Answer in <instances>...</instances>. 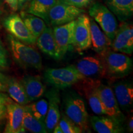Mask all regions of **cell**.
I'll use <instances>...</instances> for the list:
<instances>
[{
  "label": "cell",
  "instance_id": "cell-18",
  "mask_svg": "<svg viewBox=\"0 0 133 133\" xmlns=\"http://www.w3.org/2000/svg\"><path fill=\"white\" fill-rule=\"evenodd\" d=\"M90 32L91 48L101 56L110 49L112 41L92 18L90 19Z\"/></svg>",
  "mask_w": 133,
  "mask_h": 133
},
{
  "label": "cell",
  "instance_id": "cell-13",
  "mask_svg": "<svg viewBox=\"0 0 133 133\" xmlns=\"http://www.w3.org/2000/svg\"><path fill=\"white\" fill-rule=\"evenodd\" d=\"M24 105L16 102L10 101L6 104V123L4 132L21 133L25 132V129L23 127L24 118Z\"/></svg>",
  "mask_w": 133,
  "mask_h": 133
},
{
  "label": "cell",
  "instance_id": "cell-23",
  "mask_svg": "<svg viewBox=\"0 0 133 133\" xmlns=\"http://www.w3.org/2000/svg\"><path fill=\"white\" fill-rule=\"evenodd\" d=\"M59 0H31L26 12L39 17L48 24L49 10Z\"/></svg>",
  "mask_w": 133,
  "mask_h": 133
},
{
  "label": "cell",
  "instance_id": "cell-31",
  "mask_svg": "<svg viewBox=\"0 0 133 133\" xmlns=\"http://www.w3.org/2000/svg\"><path fill=\"white\" fill-rule=\"evenodd\" d=\"M7 77L0 72V92H6Z\"/></svg>",
  "mask_w": 133,
  "mask_h": 133
},
{
  "label": "cell",
  "instance_id": "cell-16",
  "mask_svg": "<svg viewBox=\"0 0 133 133\" xmlns=\"http://www.w3.org/2000/svg\"><path fill=\"white\" fill-rule=\"evenodd\" d=\"M112 89L121 110L131 112L133 107V86L131 81H122L113 84Z\"/></svg>",
  "mask_w": 133,
  "mask_h": 133
},
{
  "label": "cell",
  "instance_id": "cell-32",
  "mask_svg": "<svg viewBox=\"0 0 133 133\" xmlns=\"http://www.w3.org/2000/svg\"><path fill=\"white\" fill-rule=\"evenodd\" d=\"M8 103L0 101V121L3 120L6 116V104Z\"/></svg>",
  "mask_w": 133,
  "mask_h": 133
},
{
  "label": "cell",
  "instance_id": "cell-9",
  "mask_svg": "<svg viewBox=\"0 0 133 133\" xmlns=\"http://www.w3.org/2000/svg\"><path fill=\"white\" fill-rule=\"evenodd\" d=\"M91 48L90 18L83 13L76 19L74 33V48L81 54Z\"/></svg>",
  "mask_w": 133,
  "mask_h": 133
},
{
  "label": "cell",
  "instance_id": "cell-21",
  "mask_svg": "<svg viewBox=\"0 0 133 133\" xmlns=\"http://www.w3.org/2000/svg\"><path fill=\"white\" fill-rule=\"evenodd\" d=\"M110 11L120 22L130 19L133 14V0H104Z\"/></svg>",
  "mask_w": 133,
  "mask_h": 133
},
{
  "label": "cell",
  "instance_id": "cell-34",
  "mask_svg": "<svg viewBox=\"0 0 133 133\" xmlns=\"http://www.w3.org/2000/svg\"><path fill=\"white\" fill-rule=\"evenodd\" d=\"M0 101L8 103L10 101H11V100L8 97V96L6 95V94L0 92Z\"/></svg>",
  "mask_w": 133,
  "mask_h": 133
},
{
  "label": "cell",
  "instance_id": "cell-2",
  "mask_svg": "<svg viewBox=\"0 0 133 133\" xmlns=\"http://www.w3.org/2000/svg\"><path fill=\"white\" fill-rule=\"evenodd\" d=\"M45 81L54 88L64 89L71 87L85 78L75 65L63 68H49L44 71Z\"/></svg>",
  "mask_w": 133,
  "mask_h": 133
},
{
  "label": "cell",
  "instance_id": "cell-11",
  "mask_svg": "<svg viewBox=\"0 0 133 133\" xmlns=\"http://www.w3.org/2000/svg\"><path fill=\"white\" fill-rule=\"evenodd\" d=\"M76 69L86 78L98 79L107 76V71L102 59L87 56L79 60L75 65Z\"/></svg>",
  "mask_w": 133,
  "mask_h": 133
},
{
  "label": "cell",
  "instance_id": "cell-12",
  "mask_svg": "<svg viewBox=\"0 0 133 133\" xmlns=\"http://www.w3.org/2000/svg\"><path fill=\"white\" fill-rule=\"evenodd\" d=\"M76 20L67 24L54 26L53 35L61 57L74 48V33Z\"/></svg>",
  "mask_w": 133,
  "mask_h": 133
},
{
  "label": "cell",
  "instance_id": "cell-15",
  "mask_svg": "<svg viewBox=\"0 0 133 133\" xmlns=\"http://www.w3.org/2000/svg\"><path fill=\"white\" fill-rule=\"evenodd\" d=\"M46 97L48 99V108L44 123L47 132H52L61 116L59 110L61 99L59 90L54 88L50 89L46 94Z\"/></svg>",
  "mask_w": 133,
  "mask_h": 133
},
{
  "label": "cell",
  "instance_id": "cell-10",
  "mask_svg": "<svg viewBox=\"0 0 133 133\" xmlns=\"http://www.w3.org/2000/svg\"><path fill=\"white\" fill-rule=\"evenodd\" d=\"M118 26L111 44L113 51L131 55L133 52V26L131 23L121 22Z\"/></svg>",
  "mask_w": 133,
  "mask_h": 133
},
{
  "label": "cell",
  "instance_id": "cell-29",
  "mask_svg": "<svg viewBox=\"0 0 133 133\" xmlns=\"http://www.w3.org/2000/svg\"><path fill=\"white\" fill-rule=\"evenodd\" d=\"M66 4L72 5L77 8H83L89 6L94 0H59Z\"/></svg>",
  "mask_w": 133,
  "mask_h": 133
},
{
  "label": "cell",
  "instance_id": "cell-26",
  "mask_svg": "<svg viewBox=\"0 0 133 133\" xmlns=\"http://www.w3.org/2000/svg\"><path fill=\"white\" fill-rule=\"evenodd\" d=\"M23 127L31 132L33 133H46L45 123L38 120L32 115L24 109V118L22 121Z\"/></svg>",
  "mask_w": 133,
  "mask_h": 133
},
{
  "label": "cell",
  "instance_id": "cell-24",
  "mask_svg": "<svg viewBox=\"0 0 133 133\" xmlns=\"http://www.w3.org/2000/svg\"><path fill=\"white\" fill-rule=\"evenodd\" d=\"M21 17L27 29L36 39H37L47 26L44 20L25 11H21Z\"/></svg>",
  "mask_w": 133,
  "mask_h": 133
},
{
  "label": "cell",
  "instance_id": "cell-7",
  "mask_svg": "<svg viewBox=\"0 0 133 133\" xmlns=\"http://www.w3.org/2000/svg\"><path fill=\"white\" fill-rule=\"evenodd\" d=\"M3 25L12 36L29 45L36 44V39L27 29L20 15L12 14L5 18Z\"/></svg>",
  "mask_w": 133,
  "mask_h": 133
},
{
  "label": "cell",
  "instance_id": "cell-4",
  "mask_svg": "<svg viewBox=\"0 0 133 133\" xmlns=\"http://www.w3.org/2000/svg\"><path fill=\"white\" fill-rule=\"evenodd\" d=\"M64 107L65 115L83 132L88 129V114L83 99L75 92H70L65 96Z\"/></svg>",
  "mask_w": 133,
  "mask_h": 133
},
{
  "label": "cell",
  "instance_id": "cell-22",
  "mask_svg": "<svg viewBox=\"0 0 133 133\" xmlns=\"http://www.w3.org/2000/svg\"><path fill=\"white\" fill-rule=\"evenodd\" d=\"M6 92L11 99L22 105H25L30 102L21 81L15 78H7Z\"/></svg>",
  "mask_w": 133,
  "mask_h": 133
},
{
  "label": "cell",
  "instance_id": "cell-28",
  "mask_svg": "<svg viewBox=\"0 0 133 133\" xmlns=\"http://www.w3.org/2000/svg\"><path fill=\"white\" fill-rule=\"evenodd\" d=\"M9 66L8 52L0 39V68L6 69Z\"/></svg>",
  "mask_w": 133,
  "mask_h": 133
},
{
  "label": "cell",
  "instance_id": "cell-3",
  "mask_svg": "<svg viewBox=\"0 0 133 133\" xmlns=\"http://www.w3.org/2000/svg\"><path fill=\"white\" fill-rule=\"evenodd\" d=\"M107 76L113 79L123 78L132 70V59L127 55L109 49L102 56Z\"/></svg>",
  "mask_w": 133,
  "mask_h": 133
},
{
  "label": "cell",
  "instance_id": "cell-25",
  "mask_svg": "<svg viewBox=\"0 0 133 133\" xmlns=\"http://www.w3.org/2000/svg\"><path fill=\"white\" fill-rule=\"evenodd\" d=\"M24 109L38 119V120L44 123L48 112V100L41 99L38 101H33L30 104L24 105Z\"/></svg>",
  "mask_w": 133,
  "mask_h": 133
},
{
  "label": "cell",
  "instance_id": "cell-17",
  "mask_svg": "<svg viewBox=\"0 0 133 133\" xmlns=\"http://www.w3.org/2000/svg\"><path fill=\"white\" fill-rule=\"evenodd\" d=\"M36 43L38 48L50 57L56 61L62 59L55 41L52 29L51 27L46 26L42 33L36 39Z\"/></svg>",
  "mask_w": 133,
  "mask_h": 133
},
{
  "label": "cell",
  "instance_id": "cell-33",
  "mask_svg": "<svg viewBox=\"0 0 133 133\" xmlns=\"http://www.w3.org/2000/svg\"><path fill=\"white\" fill-rule=\"evenodd\" d=\"M7 3L11 9L13 11H17L18 10V0H4Z\"/></svg>",
  "mask_w": 133,
  "mask_h": 133
},
{
  "label": "cell",
  "instance_id": "cell-27",
  "mask_svg": "<svg viewBox=\"0 0 133 133\" xmlns=\"http://www.w3.org/2000/svg\"><path fill=\"white\" fill-rule=\"evenodd\" d=\"M58 124L61 126L63 133L83 132L82 129L64 114L62 115V118H60Z\"/></svg>",
  "mask_w": 133,
  "mask_h": 133
},
{
  "label": "cell",
  "instance_id": "cell-30",
  "mask_svg": "<svg viewBox=\"0 0 133 133\" xmlns=\"http://www.w3.org/2000/svg\"><path fill=\"white\" fill-rule=\"evenodd\" d=\"M31 0H18V10L24 11L27 9Z\"/></svg>",
  "mask_w": 133,
  "mask_h": 133
},
{
  "label": "cell",
  "instance_id": "cell-14",
  "mask_svg": "<svg viewBox=\"0 0 133 133\" xmlns=\"http://www.w3.org/2000/svg\"><path fill=\"white\" fill-rule=\"evenodd\" d=\"M98 79L84 78L79 81V86L88 99L92 112L97 115H106L97 90Z\"/></svg>",
  "mask_w": 133,
  "mask_h": 133
},
{
  "label": "cell",
  "instance_id": "cell-36",
  "mask_svg": "<svg viewBox=\"0 0 133 133\" xmlns=\"http://www.w3.org/2000/svg\"><path fill=\"white\" fill-rule=\"evenodd\" d=\"M52 132L54 133H63V131L61 129V126H60L59 124H57L56 126L54 127V129H53Z\"/></svg>",
  "mask_w": 133,
  "mask_h": 133
},
{
  "label": "cell",
  "instance_id": "cell-19",
  "mask_svg": "<svg viewBox=\"0 0 133 133\" xmlns=\"http://www.w3.org/2000/svg\"><path fill=\"white\" fill-rule=\"evenodd\" d=\"M90 123L93 129L98 133H119L124 131L122 124L108 116H92Z\"/></svg>",
  "mask_w": 133,
  "mask_h": 133
},
{
  "label": "cell",
  "instance_id": "cell-5",
  "mask_svg": "<svg viewBox=\"0 0 133 133\" xmlns=\"http://www.w3.org/2000/svg\"><path fill=\"white\" fill-rule=\"evenodd\" d=\"M89 14L112 42L118 26L115 15L107 6L100 3H94L91 6Z\"/></svg>",
  "mask_w": 133,
  "mask_h": 133
},
{
  "label": "cell",
  "instance_id": "cell-20",
  "mask_svg": "<svg viewBox=\"0 0 133 133\" xmlns=\"http://www.w3.org/2000/svg\"><path fill=\"white\" fill-rule=\"evenodd\" d=\"M21 82L30 102L40 99L46 92L45 86L38 76L25 75L22 78Z\"/></svg>",
  "mask_w": 133,
  "mask_h": 133
},
{
  "label": "cell",
  "instance_id": "cell-35",
  "mask_svg": "<svg viewBox=\"0 0 133 133\" xmlns=\"http://www.w3.org/2000/svg\"><path fill=\"white\" fill-rule=\"evenodd\" d=\"M128 129L129 132H132L133 131V118L132 116L129 118L128 121Z\"/></svg>",
  "mask_w": 133,
  "mask_h": 133
},
{
  "label": "cell",
  "instance_id": "cell-6",
  "mask_svg": "<svg viewBox=\"0 0 133 133\" xmlns=\"http://www.w3.org/2000/svg\"><path fill=\"white\" fill-rule=\"evenodd\" d=\"M84 12L82 8L66 4L59 0L49 10L48 24L54 26L67 24L76 20Z\"/></svg>",
  "mask_w": 133,
  "mask_h": 133
},
{
  "label": "cell",
  "instance_id": "cell-37",
  "mask_svg": "<svg viewBox=\"0 0 133 133\" xmlns=\"http://www.w3.org/2000/svg\"><path fill=\"white\" fill-rule=\"evenodd\" d=\"M1 0H0V14L1 13Z\"/></svg>",
  "mask_w": 133,
  "mask_h": 133
},
{
  "label": "cell",
  "instance_id": "cell-1",
  "mask_svg": "<svg viewBox=\"0 0 133 133\" xmlns=\"http://www.w3.org/2000/svg\"><path fill=\"white\" fill-rule=\"evenodd\" d=\"M8 41L13 59L21 67L42 69L41 55L35 48L18 40L11 35H8Z\"/></svg>",
  "mask_w": 133,
  "mask_h": 133
},
{
  "label": "cell",
  "instance_id": "cell-8",
  "mask_svg": "<svg viewBox=\"0 0 133 133\" xmlns=\"http://www.w3.org/2000/svg\"><path fill=\"white\" fill-rule=\"evenodd\" d=\"M97 90L106 115L122 124L124 115L119 109L112 88L98 81Z\"/></svg>",
  "mask_w": 133,
  "mask_h": 133
}]
</instances>
